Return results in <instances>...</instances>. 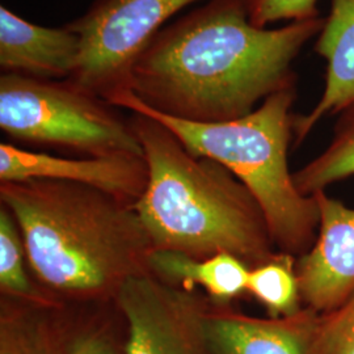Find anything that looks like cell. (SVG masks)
Returning a JSON list of instances; mask_svg holds the SVG:
<instances>
[{"label": "cell", "instance_id": "6da1fadb", "mask_svg": "<svg viewBox=\"0 0 354 354\" xmlns=\"http://www.w3.org/2000/svg\"><path fill=\"white\" fill-rule=\"evenodd\" d=\"M323 24L319 16L259 28L248 0H206L155 36L133 68L130 92L181 120L241 118L269 96L297 88L292 64Z\"/></svg>", "mask_w": 354, "mask_h": 354}, {"label": "cell", "instance_id": "7a4b0ae2", "mask_svg": "<svg viewBox=\"0 0 354 354\" xmlns=\"http://www.w3.org/2000/svg\"><path fill=\"white\" fill-rule=\"evenodd\" d=\"M0 201L23 235L32 277L70 307L113 304L149 273L151 241L133 203L57 180L0 183Z\"/></svg>", "mask_w": 354, "mask_h": 354}, {"label": "cell", "instance_id": "3957f363", "mask_svg": "<svg viewBox=\"0 0 354 354\" xmlns=\"http://www.w3.org/2000/svg\"><path fill=\"white\" fill-rule=\"evenodd\" d=\"M130 121L149 171L134 207L153 250L197 259L230 253L251 268L279 251L260 203L230 169L190 153L151 117L133 113Z\"/></svg>", "mask_w": 354, "mask_h": 354}, {"label": "cell", "instance_id": "277c9868", "mask_svg": "<svg viewBox=\"0 0 354 354\" xmlns=\"http://www.w3.org/2000/svg\"><path fill=\"white\" fill-rule=\"evenodd\" d=\"M297 88L269 96L253 112L222 122H196L156 112L127 92L113 102L169 129L194 156L226 167L260 203L277 250L297 259L314 244L319 227L315 196L297 189L289 167Z\"/></svg>", "mask_w": 354, "mask_h": 354}, {"label": "cell", "instance_id": "5b68a950", "mask_svg": "<svg viewBox=\"0 0 354 354\" xmlns=\"http://www.w3.org/2000/svg\"><path fill=\"white\" fill-rule=\"evenodd\" d=\"M115 108L68 79L0 75V129L19 143L84 156H143L131 121Z\"/></svg>", "mask_w": 354, "mask_h": 354}, {"label": "cell", "instance_id": "8992f818", "mask_svg": "<svg viewBox=\"0 0 354 354\" xmlns=\"http://www.w3.org/2000/svg\"><path fill=\"white\" fill-rule=\"evenodd\" d=\"M197 1L201 0H93L86 12L66 24L80 41L68 80L113 105L130 92L134 66L165 23Z\"/></svg>", "mask_w": 354, "mask_h": 354}, {"label": "cell", "instance_id": "52a82bcc", "mask_svg": "<svg viewBox=\"0 0 354 354\" xmlns=\"http://www.w3.org/2000/svg\"><path fill=\"white\" fill-rule=\"evenodd\" d=\"M203 291L167 285L151 273L129 279L114 307L124 326V354H210Z\"/></svg>", "mask_w": 354, "mask_h": 354}, {"label": "cell", "instance_id": "ba28073f", "mask_svg": "<svg viewBox=\"0 0 354 354\" xmlns=\"http://www.w3.org/2000/svg\"><path fill=\"white\" fill-rule=\"evenodd\" d=\"M319 227L311 248L297 259L302 304L317 314L340 307L354 291V209L315 194Z\"/></svg>", "mask_w": 354, "mask_h": 354}, {"label": "cell", "instance_id": "9c48e42d", "mask_svg": "<svg viewBox=\"0 0 354 354\" xmlns=\"http://www.w3.org/2000/svg\"><path fill=\"white\" fill-rule=\"evenodd\" d=\"M147 178V165L140 155L74 159L0 143V183L66 181L102 190L134 205L146 189Z\"/></svg>", "mask_w": 354, "mask_h": 354}, {"label": "cell", "instance_id": "30bf717a", "mask_svg": "<svg viewBox=\"0 0 354 354\" xmlns=\"http://www.w3.org/2000/svg\"><path fill=\"white\" fill-rule=\"evenodd\" d=\"M210 354H327L322 314L304 307L285 317H256L212 302L206 315Z\"/></svg>", "mask_w": 354, "mask_h": 354}, {"label": "cell", "instance_id": "8fae6325", "mask_svg": "<svg viewBox=\"0 0 354 354\" xmlns=\"http://www.w3.org/2000/svg\"><path fill=\"white\" fill-rule=\"evenodd\" d=\"M79 50V37L67 26H37L0 6L1 74L66 80L75 70Z\"/></svg>", "mask_w": 354, "mask_h": 354}, {"label": "cell", "instance_id": "7c38bea8", "mask_svg": "<svg viewBox=\"0 0 354 354\" xmlns=\"http://www.w3.org/2000/svg\"><path fill=\"white\" fill-rule=\"evenodd\" d=\"M314 49L327 61L326 86L317 105L306 114H294V147L317 124L354 102V0H330L328 16Z\"/></svg>", "mask_w": 354, "mask_h": 354}, {"label": "cell", "instance_id": "4fadbf2b", "mask_svg": "<svg viewBox=\"0 0 354 354\" xmlns=\"http://www.w3.org/2000/svg\"><path fill=\"white\" fill-rule=\"evenodd\" d=\"M76 307L0 295V354H71Z\"/></svg>", "mask_w": 354, "mask_h": 354}, {"label": "cell", "instance_id": "5bb4252c", "mask_svg": "<svg viewBox=\"0 0 354 354\" xmlns=\"http://www.w3.org/2000/svg\"><path fill=\"white\" fill-rule=\"evenodd\" d=\"M251 266L230 253L197 259L187 253L152 250L149 273L167 285L203 291L215 304H235L247 294Z\"/></svg>", "mask_w": 354, "mask_h": 354}, {"label": "cell", "instance_id": "9a60e30c", "mask_svg": "<svg viewBox=\"0 0 354 354\" xmlns=\"http://www.w3.org/2000/svg\"><path fill=\"white\" fill-rule=\"evenodd\" d=\"M328 146L302 168L292 172L297 189L315 196L354 176V102L337 114Z\"/></svg>", "mask_w": 354, "mask_h": 354}, {"label": "cell", "instance_id": "2e32d148", "mask_svg": "<svg viewBox=\"0 0 354 354\" xmlns=\"http://www.w3.org/2000/svg\"><path fill=\"white\" fill-rule=\"evenodd\" d=\"M247 294L266 310V317H285L304 308L297 257L277 251L269 260L253 266Z\"/></svg>", "mask_w": 354, "mask_h": 354}, {"label": "cell", "instance_id": "e0dca14e", "mask_svg": "<svg viewBox=\"0 0 354 354\" xmlns=\"http://www.w3.org/2000/svg\"><path fill=\"white\" fill-rule=\"evenodd\" d=\"M0 295L32 302L51 301L32 277L21 231L11 212L3 205H0Z\"/></svg>", "mask_w": 354, "mask_h": 354}, {"label": "cell", "instance_id": "ac0fdd59", "mask_svg": "<svg viewBox=\"0 0 354 354\" xmlns=\"http://www.w3.org/2000/svg\"><path fill=\"white\" fill-rule=\"evenodd\" d=\"M102 307L95 306L91 314L80 313V307L76 308L71 354H124V329L120 333L113 320L100 311Z\"/></svg>", "mask_w": 354, "mask_h": 354}, {"label": "cell", "instance_id": "d6986e66", "mask_svg": "<svg viewBox=\"0 0 354 354\" xmlns=\"http://www.w3.org/2000/svg\"><path fill=\"white\" fill-rule=\"evenodd\" d=\"M253 26L268 28L277 21H302L319 17L317 0H248Z\"/></svg>", "mask_w": 354, "mask_h": 354}, {"label": "cell", "instance_id": "ffe728a7", "mask_svg": "<svg viewBox=\"0 0 354 354\" xmlns=\"http://www.w3.org/2000/svg\"><path fill=\"white\" fill-rule=\"evenodd\" d=\"M322 339L327 354H354V291L340 307L322 315Z\"/></svg>", "mask_w": 354, "mask_h": 354}]
</instances>
